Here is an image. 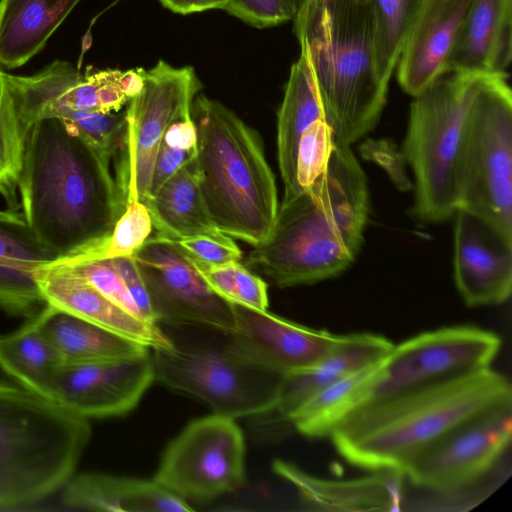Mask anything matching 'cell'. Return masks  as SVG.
<instances>
[{"label": "cell", "mask_w": 512, "mask_h": 512, "mask_svg": "<svg viewBox=\"0 0 512 512\" xmlns=\"http://www.w3.org/2000/svg\"><path fill=\"white\" fill-rule=\"evenodd\" d=\"M45 306L19 328L0 336V368L20 386L48 398L63 364L43 331Z\"/></svg>", "instance_id": "obj_30"}, {"label": "cell", "mask_w": 512, "mask_h": 512, "mask_svg": "<svg viewBox=\"0 0 512 512\" xmlns=\"http://www.w3.org/2000/svg\"><path fill=\"white\" fill-rule=\"evenodd\" d=\"M453 269L467 306L497 305L512 291V241L480 217L455 211Z\"/></svg>", "instance_id": "obj_18"}, {"label": "cell", "mask_w": 512, "mask_h": 512, "mask_svg": "<svg viewBox=\"0 0 512 512\" xmlns=\"http://www.w3.org/2000/svg\"><path fill=\"white\" fill-rule=\"evenodd\" d=\"M361 154L365 159L378 163L401 190L409 189L411 184L405 172L406 160L393 142L386 139L367 140L361 145Z\"/></svg>", "instance_id": "obj_40"}, {"label": "cell", "mask_w": 512, "mask_h": 512, "mask_svg": "<svg viewBox=\"0 0 512 512\" xmlns=\"http://www.w3.org/2000/svg\"><path fill=\"white\" fill-rule=\"evenodd\" d=\"M11 76L0 70V196L6 208L19 211L18 182L26 133L20 120Z\"/></svg>", "instance_id": "obj_33"}, {"label": "cell", "mask_w": 512, "mask_h": 512, "mask_svg": "<svg viewBox=\"0 0 512 512\" xmlns=\"http://www.w3.org/2000/svg\"><path fill=\"white\" fill-rule=\"evenodd\" d=\"M43 331L62 364H85L135 357L150 348L84 319L45 306Z\"/></svg>", "instance_id": "obj_29"}, {"label": "cell", "mask_w": 512, "mask_h": 512, "mask_svg": "<svg viewBox=\"0 0 512 512\" xmlns=\"http://www.w3.org/2000/svg\"><path fill=\"white\" fill-rule=\"evenodd\" d=\"M272 468L275 474L295 488L300 502L310 510L360 512L402 509L405 476L400 471L381 470L356 479L333 480L309 474L281 459L274 460Z\"/></svg>", "instance_id": "obj_21"}, {"label": "cell", "mask_w": 512, "mask_h": 512, "mask_svg": "<svg viewBox=\"0 0 512 512\" xmlns=\"http://www.w3.org/2000/svg\"><path fill=\"white\" fill-rule=\"evenodd\" d=\"M380 77L387 83L397 66L425 0H367Z\"/></svg>", "instance_id": "obj_32"}, {"label": "cell", "mask_w": 512, "mask_h": 512, "mask_svg": "<svg viewBox=\"0 0 512 512\" xmlns=\"http://www.w3.org/2000/svg\"><path fill=\"white\" fill-rule=\"evenodd\" d=\"M318 120H325L324 110L307 53L301 47L278 111L277 157L285 190L283 199L302 192L296 177L298 145L303 133Z\"/></svg>", "instance_id": "obj_26"}, {"label": "cell", "mask_w": 512, "mask_h": 512, "mask_svg": "<svg viewBox=\"0 0 512 512\" xmlns=\"http://www.w3.org/2000/svg\"><path fill=\"white\" fill-rule=\"evenodd\" d=\"M334 145L351 147L377 125L388 84L379 75L368 1L306 0L294 18Z\"/></svg>", "instance_id": "obj_4"}, {"label": "cell", "mask_w": 512, "mask_h": 512, "mask_svg": "<svg viewBox=\"0 0 512 512\" xmlns=\"http://www.w3.org/2000/svg\"><path fill=\"white\" fill-rule=\"evenodd\" d=\"M90 436L88 419L20 385L0 383V510L61 490Z\"/></svg>", "instance_id": "obj_6"}, {"label": "cell", "mask_w": 512, "mask_h": 512, "mask_svg": "<svg viewBox=\"0 0 512 512\" xmlns=\"http://www.w3.org/2000/svg\"><path fill=\"white\" fill-rule=\"evenodd\" d=\"M512 402L506 376L487 368L389 400L361 406L329 437L351 465L369 471L406 469L467 421Z\"/></svg>", "instance_id": "obj_3"}, {"label": "cell", "mask_w": 512, "mask_h": 512, "mask_svg": "<svg viewBox=\"0 0 512 512\" xmlns=\"http://www.w3.org/2000/svg\"><path fill=\"white\" fill-rule=\"evenodd\" d=\"M56 261L71 266L81 277L115 305L132 316L145 321L126 284L112 266L109 259H94L78 262Z\"/></svg>", "instance_id": "obj_37"}, {"label": "cell", "mask_w": 512, "mask_h": 512, "mask_svg": "<svg viewBox=\"0 0 512 512\" xmlns=\"http://www.w3.org/2000/svg\"><path fill=\"white\" fill-rule=\"evenodd\" d=\"M306 0H228L224 10L249 25L265 28L294 20Z\"/></svg>", "instance_id": "obj_38"}, {"label": "cell", "mask_w": 512, "mask_h": 512, "mask_svg": "<svg viewBox=\"0 0 512 512\" xmlns=\"http://www.w3.org/2000/svg\"><path fill=\"white\" fill-rule=\"evenodd\" d=\"M187 258L206 284L228 303L267 310L269 301L266 282L240 261L207 264Z\"/></svg>", "instance_id": "obj_34"}, {"label": "cell", "mask_w": 512, "mask_h": 512, "mask_svg": "<svg viewBox=\"0 0 512 512\" xmlns=\"http://www.w3.org/2000/svg\"><path fill=\"white\" fill-rule=\"evenodd\" d=\"M81 0H0V65L15 69L46 45Z\"/></svg>", "instance_id": "obj_27"}, {"label": "cell", "mask_w": 512, "mask_h": 512, "mask_svg": "<svg viewBox=\"0 0 512 512\" xmlns=\"http://www.w3.org/2000/svg\"><path fill=\"white\" fill-rule=\"evenodd\" d=\"M35 279L47 304L101 326L150 349L169 348L171 343L157 324L127 313L68 264L56 260L41 265Z\"/></svg>", "instance_id": "obj_19"}, {"label": "cell", "mask_w": 512, "mask_h": 512, "mask_svg": "<svg viewBox=\"0 0 512 512\" xmlns=\"http://www.w3.org/2000/svg\"><path fill=\"white\" fill-rule=\"evenodd\" d=\"M154 382L150 349L126 359L63 364L48 399L82 418L124 415Z\"/></svg>", "instance_id": "obj_15"}, {"label": "cell", "mask_w": 512, "mask_h": 512, "mask_svg": "<svg viewBox=\"0 0 512 512\" xmlns=\"http://www.w3.org/2000/svg\"><path fill=\"white\" fill-rule=\"evenodd\" d=\"M162 143L171 148L188 150L197 147V131L191 117L173 122L166 130Z\"/></svg>", "instance_id": "obj_43"}, {"label": "cell", "mask_w": 512, "mask_h": 512, "mask_svg": "<svg viewBox=\"0 0 512 512\" xmlns=\"http://www.w3.org/2000/svg\"><path fill=\"white\" fill-rule=\"evenodd\" d=\"M56 257L38 240L23 213L0 209V308L29 318L47 303L35 271Z\"/></svg>", "instance_id": "obj_22"}, {"label": "cell", "mask_w": 512, "mask_h": 512, "mask_svg": "<svg viewBox=\"0 0 512 512\" xmlns=\"http://www.w3.org/2000/svg\"><path fill=\"white\" fill-rule=\"evenodd\" d=\"M25 133L43 119H58L85 138L100 118L97 71L82 75L70 62L56 60L30 76L12 75Z\"/></svg>", "instance_id": "obj_17"}, {"label": "cell", "mask_w": 512, "mask_h": 512, "mask_svg": "<svg viewBox=\"0 0 512 512\" xmlns=\"http://www.w3.org/2000/svg\"><path fill=\"white\" fill-rule=\"evenodd\" d=\"M152 232L153 223L147 206L134 200L126 205L109 236L97 248L80 258L57 260L78 262L131 256L145 244Z\"/></svg>", "instance_id": "obj_35"}, {"label": "cell", "mask_w": 512, "mask_h": 512, "mask_svg": "<svg viewBox=\"0 0 512 512\" xmlns=\"http://www.w3.org/2000/svg\"><path fill=\"white\" fill-rule=\"evenodd\" d=\"M153 480L186 501L240 489L245 443L235 419L212 413L189 423L167 446Z\"/></svg>", "instance_id": "obj_13"}, {"label": "cell", "mask_w": 512, "mask_h": 512, "mask_svg": "<svg viewBox=\"0 0 512 512\" xmlns=\"http://www.w3.org/2000/svg\"><path fill=\"white\" fill-rule=\"evenodd\" d=\"M365 173L350 147L334 145L323 172L283 199L273 229L246 257V266L275 286L314 284L347 269L368 220Z\"/></svg>", "instance_id": "obj_2"}, {"label": "cell", "mask_w": 512, "mask_h": 512, "mask_svg": "<svg viewBox=\"0 0 512 512\" xmlns=\"http://www.w3.org/2000/svg\"><path fill=\"white\" fill-rule=\"evenodd\" d=\"M170 241L187 257L207 264H223L242 258V251L228 236L198 235Z\"/></svg>", "instance_id": "obj_39"}, {"label": "cell", "mask_w": 512, "mask_h": 512, "mask_svg": "<svg viewBox=\"0 0 512 512\" xmlns=\"http://www.w3.org/2000/svg\"><path fill=\"white\" fill-rule=\"evenodd\" d=\"M488 76L445 73L411 102L402 154L414 175V213L424 222L444 221L457 210V151L469 108Z\"/></svg>", "instance_id": "obj_9"}, {"label": "cell", "mask_w": 512, "mask_h": 512, "mask_svg": "<svg viewBox=\"0 0 512 512\" xmlns=\"http://www.w3.org/2000/svg\"><path fill=\"white\" fill-rule=\"evenodd\" d=\"M364 1H367V0H364Z\"/></svg>", "instance_id": "obj_45"}, {"label": "cell", "mask_w": 512, "mask_h": 512, "mask_svg": "<svg viewBox=\"0 0 512 512\" xmlns=\"http://www.w3.org/2000/svg\"><path fill=\"white\" fill-rule=\"evenodd\" d=\"M135 300L145 321L157 324L143 277L132 256L109 259Z\"/></svg>", "instance_id": "obj_41"}, {"label": "cell", "mask_w": 512, "mask_h": 512, "mask_svg": "<svg viewBox=\"0 0 512 512\" xmlns=\"http://www.w3.org/2000/svg\"><path fill=\"white\" fill-rule=\"evenodd\" d=\"M231 304V303H230ZM230 334L240 351L264 369L286 376L320 363L342 335L307 327L272 313L231 304Z\"/></svg>", "instance_id": "obj_16"}, {"label": "cell", "mask_w": 512, "mask_h": 512, "mask_svg": "<svg viewBox=\"0 0 512 512\" xmlns=\"http://www.w3.org/2000/svg\"><path fill=\"white\" fill-rule=\"evenodd\" d=\"M472 0H425L397 63L401 88L416 96L446 73Z\"/></svg>", "instance_id": "obj_20"}, {"label": "cell", "mask_w": 512, "mask_h": 512, "mask_svg": "<svg viewBox=\"0 0 512 512\" xmlns=\"http://www.w3.org/2000/svg\"><path fill=\"white\" fill-rule=\"evenodd\" d=\"M489 75L469 108L455 163L457 209L512 241V92Z\"/></svg>", "instance_id": "obj_10"}, {"label": "cell", "mask_w": 512, "mask_h": 512, "mask_svg": "<svg viewBox=\"0 0 512 512\" xmlns=\"http://www.w3.org/2000/svg\"><path fill=\"white\" fill-rule=\"evenodd\" d=\"M333 146L332 132L325 120L316 121L303 133L296 160V177L301 190L326 168Z\"/></svg>", "instance_id": "obj_36"}, {"label": "cell", "mask_w": 512, "mask_h": 512, "mask_svg": "<svg viewBox=\"0 0 512 512\" xmlns=\"http://www.w3.org/2000/svg\"><path fill=\"white\" fill-rule=\"evenodd\" d=\"M191 118L197 131L198 182L210 218L232 239L262 243L279 204L260 136L232 110L202 94L192 101Z\"/></svg>", "instance_id": "obj_5"}, {"label": "cell", "mask_w": 512, "mask_h": 512, "mask_svg": "<svg viewBox=\"0 0 512 512\" xmlns=\"http://www.w3.org/2000/svg\"><path fill=\"white\" fill-rule=\"evenodd\" d=\"M512 402L459 426L419 456L404 472L428 491L417 510L462 511L483 501L511 473Z\"/></svg>", "instance_id": "obj_8"}, {"label": "cell", "mask_w": 512, "mask_h": 512, "mask_svg": "<svg viewBox=\"0 0 512 512\" xmlns=\"http://www.w3.org/2000/svg\"><path fill=\"white\" fill-rule=\"evenodd\" d=\"M500 347L501 339L497 334L472 325L420 333L394 345L382 359L359 407L490 368Z\"/></svg>", "instance_id": "obj_11"}, {"label": "cell", "mask_w": 512, "mask_h": 512, "mask_svg": "<svg viewBox=\"0 0 512 512\" xmlns=\"http://www.w3.org/2000/svg\"><path fill=\"white\" fill-rule=\"evenodd\" d=\"M18 194L28 226L56 259L97 248L126 207L111 167L58 119L27 131Z\"/></svg>", "instance_id": "obj_1"}, {"label": "cell", "mask_w": 512, "mask_h": 512, "mask_svg": "<svg viewBox=\"0 0 512 512\" xmlns=\"http://www.w3.org/2000/svg\"><path fill=\"white\" fill-rule=\"evenodd\" d=\"M512 59V0H472L446 73L508 75Z\"/></svg>", "instance_id": "obj_23"}, {"label": "cell", "mask_w": 512, "mask_h": 512, "mask_svg": "<svg viewBox=\"0 0 512 512\" xmlns=\"http://www.w3.org/2000/svg\"><path fill=\"white\" fill-rule=\"evenodd\" d=\"M154 235L177 240L226 236L213 223L200 191L195 159L180 168L146 201Z\"/></svg>", "instance_id": "obj_28"}, {"label": "cell", "mask_w": 512, "mask_h": 512, "mask_svg": "<svg viewBox=\"0 0 512 512\" xmlns=\"http://www.w3.org/2000/svg\"><path fill=\"white\" fill-rule=\"evenodd\" d=\"M131 256L143 277L157 324L232 330L231 304L206 284L173 242L151 234Z\"/></svg>", "instance_id": "obj_14"}, {"label": "cell", "mask_w": 512, "mask_h": 512, "mask_svg": "<svg viewBox=\"0 0 512 512\" xmlns=\"http://www.w3.org/2000/svg\"><path fill=\"white\" fill-rule=\"evenodd\" d=\"M143 87L125 111L127 138L115 162V182L127 205L150 197L154 161L167 128L191 117V104L202 84L190 66L175 68L160 60L142 69Z\"/></svg>", "instance_id": "obj_12"}, {"label": "cell", "mask_w": 512, "mask_h": 512, "mask_svg": "<svg viewBox=\"0 0 512 512\" xmlns=\"http://www.w3.org/2000/svg\"><path fill=\"white\" fill-rule=\"evenodd\" d=\"M382 359L309 396L290 414L288 423L307 437L329 436L346 416L361 405Z\"/></svg>", "instance_id": "obj_31"}, {"label": "cell", "mask_w": 512, "mask_h": 512, "mask_svg": "<svg viewBox=\"0 0 512 512\" xmlns=\"http://www.w3.org/2000/svg\"><path fill=\"white\" fill-rule=\"evenodd\" d=\"M167 9L179 13L190 14L210 9H224L228 0H159Z\"/></svg>", "instance_id": "obj_44"}, {"label": "cell", "mask_w": 512, "mask_h": 512, "mask_svg": "<svg viewBox=\"0 0 512 512\" xmlns=\"http://www.w3.org/2000/svg\"><path fill=\"white\" fill-rule=\"evenodd\" d=\"M169 348L151 349L154 381L232 419L274 407L283 376L249 360L230 331L194 324H157Z\"/></svg>", "instance_id": "obj_7"}, {"label": "cell", "mask_w": 512, "mask_h": 512, "mask_svg": "<svg viewBox=\"0 0 512 512\" xmlns=\"http://www.w3.org/2000/svg\"><path fill=\"white\" fill-rule=\"evenodd\" d=\"M196 154L197 147L194 149L182 150L171 148L161 143L154 161L150 196L153 195L180 168L192 162L196 158Z\"/></svg>", "instance_id": "obj_42"}, {"label": "cell", "mask_w": 512, "mask_h": 512, "mask_svg": "<svg viewBox=\"0 0 512 512\" xmlns=\"http://www.w3.org/2000/svg\"><path fill=\"white\" fill-rule=\"evenodd\" d=\"M394 344L372 333L342 335L337 346L314 367L283 376L277 401L266 422L288 423L290 414L309 396L328 384L384 358Z\"/></svg>", "instance_id": "obj_24"}, {"label": "cell", "mask_w": 512, "mask_h": 512, "mask_svg": "<svg viewBox=\"0 0 512 512\" xmlns=\"http://www.w3.org/2000/svg\"><path fill=\"white\" fill-rule=\"evenodd\" d=\"M61 502L72 509L110 512H190L188 502L153 479L102 473L73 474L61 488Z\"/></svg>", "instance_id": "obj_25"}]
</instances>
